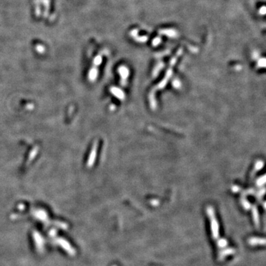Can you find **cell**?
I'll return each mask as SVG.
<instances>
[{
    "mask_svg": "<svg viewBox=\"0 0 266 266\" xmlns=\"http://www.w3.org/2000/svg\"><path fill=\"white\" fill-rule=\"evenodd\" d=\"M97 148H98V142L96 141V142L93 144V148H92V150L90 152V157L88 158V161H87V167L88 168H91L92 166H93L94 164L95 161H96V154H97Z\"/></svg>",
    "mask_w": 266,
    "mask_h": 266,
    "instance_id": "6da1fadb",
    "label": "cell"
},
{
    "mask_svg": "<svg viewBox=\"0 0 266 266\" xmlns=\"http://www.w3.org/2000/svg\"><path fill=\"white\" fill-rule=\"evenodd\" d=\"M38 151H39V147H35L33 149L31 150V152H30V155L28 157V159H27V165H28L29 163H31V161L36 158V156L37 155V153H38Z\"/></svg>",
    "mask_w": 266,
    "mask_h": 266,
    "instance_id": "7a4b0ae2",
    "label": "cell"
},
{
    "mask_svg": "<svg viewBox=\"0 0 266 266\" xmlns=\"http://www.w3.org/2000/svg\"><path fill=\"white\" fill-rule=\"evenodd\" d=\"M97 76H98L97 70L92 69L91 70H90V74H89V79H90V81H91V82H94V81H96V78H97Z\"/></svg>",
    "mask_w": 266,
    "mask_h": 266,
    "instance_id": "3957f363",
    "label": "cell"
},
{
    "mask_svg": "<svg viewBox=\"0 0 266 266\" xmlns=\"http://www.w3.org/2000/svg\"><path fill=\"white\" fill-rule=\"evenodd\" d=\"M110 91H111L115 96H117L118 98H119V99H123V98H124V95H123L122 92L117 88H111Z\"/></svg>",
    "mask_w": 266,
    "mask_h": 266,
    "instance_id": "277c9868",
    "label": "cell"
},
{
    "mask_svg": "<svg viewBox=\"0 0 266 266\" xmlns=\"http://www.w3.org/2000/svg\"><path fill=\"white\" fill-rule=\"evenodd\" d=\"M27 109H30V110H32V109H33V104H27Z\"/></svg>",
    "mask_w": 266,
    "mask_h": 266,
    "instance_id": "5b68a950",
    "label": "cell"
}]
</instances>
